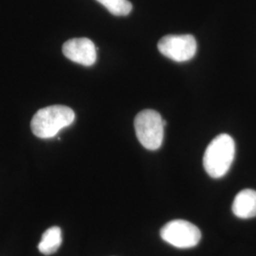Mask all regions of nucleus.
Listing matches in <instances>:
<instances>
[{
  "label": "nucleus",
  "mask_w": 256,
  "mask_h": 256,
  "mask_svg": "<svg viewBox=\"0 0 256 256\" xmlns=\"http://www.w3.org/2000/svg\"><path fill=\"white\" fill-rule=\"evenodd\" d=\"M236 144L228 134L214 138L206 148L203 165L207 174L212 178H220L228 173L234 160Z\"/></svg>",
  "instance_id": "nucleus-1"
},
{
  "label": "nucleus",
  "mask_w": 256,
  "mask_h": 256,
  "mask_svg": "<svg viewBox=\"0 0 256 256\" xmlns=\"http://www.w3.org/2000/svg\"><path fill=\"white\" fill-rule=\"evenodd\" d=\"M166 122L152 110L140 111L134 120L136 136L142 146L148 150H156L162 144Z\"/></svg>",
  "instance_id": "nucleus-3"
},
{
  "label": "nucleus",
  "mask_w": 256,
  "mask_h": 256,
  "mask_svg": "<svg viewBox=\"0 0 256 256\" xmlns=\"http://www.w3.org/2000/svg\"><path fill=\"white\" fill-rule=\"evenodd\" d=\"M64 56L77 64L90 66L95 64L97 59L96 46L88 38H74L63 45Z\"/></svg>",
  "instance_id": "nucleus-6"
},
{
  "label": "nucleus",
  "mask_w": 256,
  "mask_h": 256,
  "mask_svg": "<svg viewBox=\"0 0 256 256\" xmlns=\"http://www.w3.org/2000/svg\"><path fill=\"white\" fill-rule=\"evenodd\" d=\"M62 244V230L57 227H52L44 232L38 244V250L45 256L54 254Z\"/></svg>",
  "instance_id": "nucleus-8"
},
{
  "label": "nucleus",
  "mask_w": 256,
  "mask_h": 256,
  "mask_svg": "<svg viewBox=\"0 0 256 256\" xmlns=\"http://www.w3.org/2000/svg\"><path fill=\"white\" fill-rule=\"evenodd\" d=\"M116 16H126L132 10V4L128 0H97Z\"/></svg>",
  "instance_id": "nucleus-9"
},
{
  "label": "nucleus",
  "mask_w": 256,
  "mask_h": 256,
  "mask_svg": "<svg viewBox=\"0 0 256 256\" xmlns=\"http://www.w3.org/2000/svg\"><path fill=\"white\" fill-rule=\"evenodd\" d=\"M160 52L174 62H186L196 54L198 44L191 34L166 36L158 44Z\"/></svg>",
  "instance_id": "nucleus-5"
},
{
  "label": "nucleus",
  "mask_w": 256,
  "mask_h": 256,
  "mask_svg": "<svg viewBox=\"0 0 256 256\" xmlns=\"http://www.w3.org/2000/svg\"><path fill=\"white\" fill-rule=\"evenodd\" d=\"M75 120L74 110L66 106H50L38 110L30 122L32 133L40 138H50Z\"/></svg>",
  "instance_id": "nucleus-2"
},
{
  "label": "nucleus",
  "mask_w": 256,
  "mask_h": 256,
  "mask_svg": "<svg viewBox=\"0 0 256 256\" xmlns=\"http://www.w3.org/2000/svg\"><path fill=\"white\" fill-rule=\"evenodd\" d=\"M232 212L242 220L256 216V191L245 189L238 192L232 202Z\"/></svg>",
  "instance_id": "nucleus-7"
},
{
  "label": "nucleus",
  "mask_w": 256,
  "mask_h": 256,
  "mask_svg": "<svg viewBox=\"0 0 256 256\" xmlns=\"http://www.w3.org/2000/svg\"><path fill=\"white\" fill-rule=\"evenodd\" d=\"M160 236L165 242L180 248L196 247L202 238L200 229L186 220H173L160 230Z\"/></svg>",
  "instance_id": "nucleus-4"
}]
</instances>
